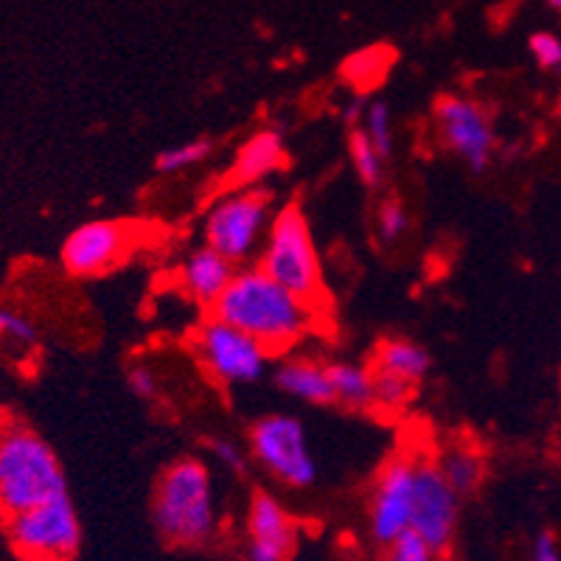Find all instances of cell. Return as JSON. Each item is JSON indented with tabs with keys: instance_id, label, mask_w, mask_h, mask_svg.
<instances>
[{
	"instance_id": "31",
	"label": "cell",
	"mask_w": 561,
	"mask_h": 561,
	"mask_svg": "<svg viewBox=\"0 0 561 561\" xmlns=\"http://www.w3.org/2000/svg\"><path fill=\"white\" fill-rule=\"evenodd\" d=\"M534 561H561L559 542L553 534H539L534 542Z\"/></svg>"
},
{
	"instance_id": "1",
	"label": "cell",
	"mask_w": 561,
	"mask_h": 561,
	"mask_svg": "<svg viewBox=\"0 0 561 561\" xmlns=\"http://www.w3.org/2000/svg\"><path fill=\"white\" fill-rule=\"evenodd\" d=\"M210 314L242 329L270 354H284L304 343L320 318L312 304L280 287L259 264L237 270Z\"/></svg>"
},
{
	"instance_id": "15",
	"label": "cell",
	"mask_w": 561,
	"mask_h": 561,
	"mask_svg": "<svg viewBox=\"0 0 561 561\" xmlns=\"http://www.w3.org/2000/svg\"><path fill=\"white\" fill-rule=\"evenodd\" d=\"M273 382L280 393L295 399V402L314 404V408L334 404L329 363H320L307 354H289V357L280 359L273 370Z\"/></svg>"
},
{
	"instance_id": "9",
	"label": "cell",
	"mask_w": 561,
	"mask_h": 561,
	"mask_svg": "<svg viewBox=\"0 0 561 561\" xmlns=\"http://www.w3.org/2000/svg\"><path fill=\"white\" fill-rule=\"evenodd\" d=\"M460 494L447 483L438 460L415 449V508L413 530L440 556H449L458 539Z\"/></svg>"
},
{
	"instance_id": "20",
	"label": "cell",
	"mask_w": 561,
	"mask_h": 561,
	"mask_svg": "<svg viewBox=\"0 0 561 561\" xmlns=\"http://www.w3.org/2000/svg\"><path fill=\"white\" fill-rule=\"evenodd\" d=\"M348 154H351V167L357 172V178L363 180L368 188H377L385 180V163L388 160L379 154V149L370 144V138L365 135L363 127H354L348 135Z\"/></svg>"
},
{
	"instance_id": "23",
	"label": "cell",
	"mask_w": 561,
	"mask_h": 561,
	"mask_svg": "<svg viewBox=\"0 0 561 561\" xmlns=\"http://www.w3.org/2000/svg\"><path fill=\"white\" fill-rule=\"evenodd\" d=\"M359 127L365 129V135L370 138V144L379 149L385 160L393 158L396 135H393V113L385 102H368L365 104V115Z\"/></svg>"
},
{
	"instance_id": "24",
	"label": "cell",
	"mask_w": 561,
	"mask_h": 561,
	"mask_svg": "<svg viewBox=\"0 0 561 561\" xmlns=\"http://www.w3.org/2000/svg\"><path fill=\"white\" fill-rule=\"evenodd\" d=\"M410 230V210L399 197H388L377 208V239L382 244H396Z\"/></svg>"
},
{
	"instance_id": "3",
	"label": "cell",
	"mask_w": 561,
	"mask_h": 561,
	"mask_svg": "<svg viewBox=\"0 0 561 561\" xmlns=\"http://www.w3.org/2000/svg\"><path fill=\"white\" fill-rule=\"evenodd\" d=\"M152 525L172 548H203L219 530L210 469L199 458H178L152 491Z\"/></svg>"
},
{
	"instance_id": "26",
	"label": "cell",
	"mask_w": 561,
	"mask_h": 561,
	"mask_svg": "<svg viewBox=\"0 0 561 561\" xmlns=\"http://www.w3.org/2000/svg\"><path fill=\"white\" fill-rule=\"evenodd\" d=\"M0 340L23 351H32L39 343V332L37 325L18 309H0Z\"/></svg>"
},
{
	"instance_id": "21",
	"label": "cell",
	"mask_w": 561,
	"mask_h": 561,
	"mask_svg": "<svg viewBox=\"0 0 561 561\" xmlns=\"http://www.w3.org/2000/svg\"><path fill=\"white\" fill-rule=\"evenodd\" d=\"M390 62H393V54L388 48H363L354 57H348V62L343 65V73L351 84H357V88H374L379 79L388 73Z\"/></svg>"
},
{
	"instance_id": "27",
	"label": "cell",
	"mask_w": 561,
	"mask_h": 561,
	"mask_svg": "<svg viewBox=\"0 0 561 561\" xmlns=\"http://www.w3.org/2000/svg\"><path fill=\"white\" fill-rule=\"evenodd\" d=\"M438 553L421 539L415 530H408L399 539L388 542L382 548V561H435Z\"/></svg>"
},
{
	"instance_id": "10",
	"label": "cell",
	"mask_w": 561,
	"mask_h": 561,
	"mask_svg": "<svg viewBox=\"0 0 561 561\" xmlns=\"http://www.w3.org/2000/svg\"><path fill=\"white\" fill-rule=\"evenodd\" d=\"M433 127L440 149L472 169L485 172L497 152V133L489 113L466 96H440L433 107Z\"/></svg>"
},
{
	"instance_id": "25",
	"label": "cell",
	"mask_w": 561,
	"mask_h": 561,
	"mask_svg": "<svg viewBox=\"0 0 561 561\" xmlns=\"http://www.w3.org/2000/svg\"><path fill=\"white\" fill-rule=\"evenodd\" d=\"M374 374V396H377V410L385 413H399L404 404L415 396V385L404 382L399 377H390L382 370H370Z\"/></svg>"
},
{
	"instance_id": "6",
	"label": "cell",
	"mask_w": 561,
	"mask_h": 561,
	"mask_svg": "<svg viewBox=\"0 0 561 561\" xmlns=\"http://www.w3.org/2000/svg\"><path fill=\"white\" fill-rule=\"evenodd\" d=\"M248 449L253 463L262 466L284 489L304 491L318 480L309 433L295 415L267 413L255 419L248 433Z\"/></svg>"
},
{
	"instance_id": "4",
	"label": "cell",
	"mask_w": 561,
	"mask_h": 561,
	"mask_svg": "<svg viewBox=\"0 0 561 561\" xmlns=\"http://www.w3.org/2000/svg\"><path fill=\"white\" fill-rule=\"evenodd\" d=\"M259 267L270 278L278 280L280 287L312 304L314 309L323 307L325 287L320 253L307 214L300 210V205L287 203L284 208L275 210L262 253H259Z\"/></svg>"
},
{
	"instance_id": "13",
	"label": "cell",
	"mask_w": 561,
	"mask_h": 561,
	"mask_svg": "<svg viewBox=\"0 0 561 561\" xmlns=\"http://www.w3.org/2000/svg\"><path fill=\"white\" fill-rule=\"evenodd\" d=\"M300 525L275 494L253 491L248 505V561H289Z\"/></svg>"
},
{
	"instance_id": "32",
	"label": "cell",
	"mask_w": 561,
	"mask_h": 561,
	"mask_svg": "<svg viewBox=\"0 0 561 561\" xmlns=\"http://www.w3.org/2000/svg\"><path fill=\"white\" fill-rule=\"evenodd\" d=\"M548 3L556 9V12H561V0H548Z\"/></svg>"
},
{
	"instance_id": "11",
	"label": "cell",
	"mask_w": 561,
	"mask_h": 561,
	"mask_svg": "<svg viewBox=\"0 0 561 561\" xmlns=\"http://www.w3.org/2000/svg\"><path fill=\"white\" fill-rule=\"evenodd\" d=\"M415 453L390 455L377 472L368 500V530L377 545H388L413 530Z\"/></svg>"
},
{
	"instance_id": "22",
	"label": "cell",
	"mask_w": 561,
	"mask_h": 561,
	"mask_svg": "<svg viewBox=\"0 0 561 561\" xmlns=\"http://www.w3.org/2000/svg\"><path fill=\"white\" fill-rule=\"evenodd\" d=\"M214 152V140L210 138H194V140H183L178 147H169L154 158V169L160 174H178L183 169H192L197 163H203L208 154Z\"/></svg>"
},
{
	"instance_id": "14",
	"label": "cell",
	"mask_w": 561,
	"mask_h": 561,
	"mask_svg": "<svg viewBox=\"0 0 561 561\" xmlns=\"http://www.w3.org/2000/svg\"><path fill=\"white\" fill-rule=\"evenodd\" d=\"M237 264L228 262L222 253H217L214 248L203 244L199 250H194L183 264H180L178 284L185 293V298H192L194 304H203V307H214L222 293L228 289V284L237 275Z\"/></svg>"
},
{
	"instance_id": "18",
	"label": "cell",
	"mask_w": 561,
	"mask_h": 561,
	"mask_svg": "<svg viewBox=\"0 0 561 561\" xmlns=\"http://www.w3.org/2000/svg\"><path fill=\"white\" fill-rule=\"evenodd\" d=\"M329 377H332L334 404H340L343 410H351V413H370V410H377L370 365L351 363V359H334V363H329Z\"/></svg>"
},
{
	"instance_id": "7",
	"label": "cell",
	"mask_w": 561,
	"mask_h": 561,
	"mask_svg": "<svg viewBox=\"0 0 561 561\" xmlns=\"http://www.w3.org/2000/svg\"><path fill=\"white\" fill-rule=\"evenodd\" d=\"M192 351L205 374L225 388L259 382L267 374L270 357H273L259 340L214 314L197 325Z\"/></svg>"
},
{
	"instance_id": "19",
	"label": "cell",
	"mask_w": 561,
	"mask_h": 561,
	"mask_svg": "<svg viewBox=\"0 0 561 561\" xmlns=\"http://www.w3.org/2000/svg\"><path fill=\"white\" fill-rule=\"evenodd\" d=\"M440 472L447 478V483L458 491L460 497H469L483 485L485 478V458L480 449H474L466 440H455L449 447L435 453Z\"/></svg>"
},
{
	"instance_id": "29",
	"label": "cell",
	"mask_w": 561,
	"mask_h": 561,
	"mask_svg": "<svg viewBox=\"0 0 561 561\" xmlns=\"http://www.w3.org/2000/svg\"><path fill=\"white\" fill-rule=\"evenodd\" d=\"M530 57L536 59V65L545 70H559L561 68V39L550 32H536L528 39Z\"/></svg>"
},
{
	"instance_id": "2",
	"label": "cell",
	"mask_w": 561,
	"mask_h": 561,
	"mask_svg": "<svg viewBox=\"0 0 561 561\" xmlns=\"http://www.w3.org/2000/svg\"><path fill=\"white\" fill-rule=\"evenodd\" d=\"M68 494L65 469L51 444L18 415L0 419V519L18 517Z\"/></svg>"
},
{
	"instance_id": "30",
	"label": "cell",
	"mask_w": 561,
	"mask_h": 561,
	"mask_svg": "<svg viewBox=\"0 0 561 561\" xmlns=\"http://www.w3.org/2000/svg\"><path fill=\"white\" fill-rule=\"evenodd\" d=\"M127 385L135 396H138L140 402H154L160 396V382L158 374H154L149 365H133L127 374Z\"/></svg>"
},
{
	"instance_id": "16",
	"label": "cell",
	"mask_w": 561,
	"mask_h": 561,
	"mask_svg": "<svg viewBox=\"0 0 561 561\" xmlns=\"http://www.w3.org/2000/svg\"><path fill=\"white\" fill-rule=\"evenodd\" d=\"M287 160V147H284V135L278 129H255L242 147L233 154V163L228 169V183L233 188H248L259 185L264 178L278 172Z\"/></svg>"
},
{
	"instance_id": "33",
	"label": "cell",
	"mask_w": 561,
	"mask_h": 561,
	"mask_svg": "<svg viewBox=\"0 0 561 561\" xmlns=\"http://www.w3.org/2000/svg\"><path fill=\"white\" fill-rule=\"evenodd\" d=\"M559 393H561V370H559Z\"/></svg>"
},
{
	"instance_id": "17",
	"label": "cell",
	"mask_w": 561,
	"mask_h": 561,
	"mask_svg": "<svg viewBox=\"0 0 561 561\" xmlns=\"http://www.w3.org/2000/svg\"><path fill=\"white\" fill-rule=\"evenodd\" d=\"M430 368H433L430 351L408 337L382 340L374 348V357H370V370H382V374L404 379V382L415 385V388L427 379Z\"/></svg>"
},
{
	"instance_id": "5",
	"label": "cell",
	"mask_w": 561,
	"mask_h": 561,
	"mask_svg": "<svg viewBox=\"0 0 561 561\" xmlns=\"http://www.w3.org/2000/svg\"><path fill=\"white\" fill-rule=\"evenodd\" d=\"M273 217V192H267L264 185L230 188L205 210V244L237 267H244L253 255L262 253Z\"/></svg>"
},
{
	"instance_id": "8",
	"label": "cell",
	"mask_w": 561,
	"mask_h": 561,
	"mask_svg": "<svg viewBox=\"0 0 561 561\" xmlns=\"http://www.w3.org/2000/svg\"><path fill=\"white\" fill-rule=\"evenodd\" d=\"M3 525L14 553L23 561H73L82 548V525L70 494L23 511Z\"/></svg>"
},
{
	"instance_id": "12",
	"label": "cell",
	"mask_w": 561,
	"mask_h": 561,
	"mask_svg": "<svg viewBox=\"0 0 561 561\" xmlns=\"http://www.w3.org/2000/svg\"><path fill=\"white\" fill-rule=\"evenodd\" d=\"M135 244L138 233L129 222L93 219L68 233L62 244V267L77 278H99L122 267Z\"/></svg>"
},
{
	"instance_id": "28",
	"label": "cell",
	"mask_w": 561,
	"mask_h": 561,
	"mask_svg": "<svg viewBox=\"0 0 561 561\" xmlns=\"http://www.w3.org/2000/svg\"><path fill=\"white\" fill-rule=\"evenodd\" d=\"M208 449H210V458L217 460L222 469H228V472H233V474L248 472V463L253 460L250 458V449H244L239 440L225 438V435H219V438H210Z\"/></svg>"
}]
</instances>
